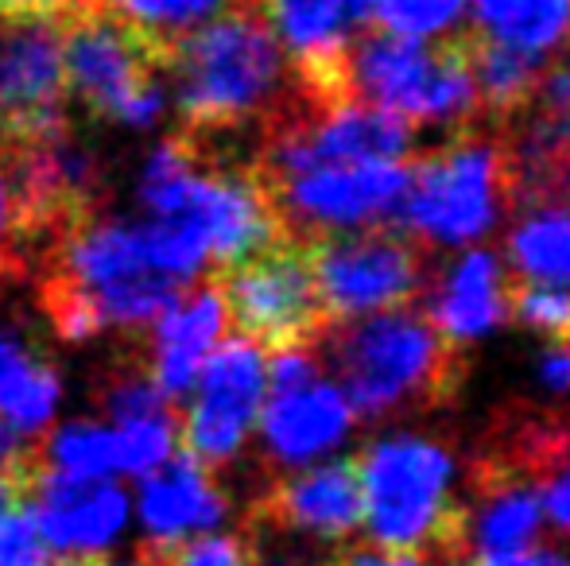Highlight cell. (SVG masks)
<instances>
[{
    "label": "cell",
    "instance_id": "cb8c5ba5",
    "mask_svg": "<svg viewBox=\"0 0 570 566\" xmlns=\"http://www.w3.org/2000/svg\"><path fill=\"white\" fill-rule=\"evenodd\" d=\"M39 458H43V469L75 477V481H98L117 469L114 435L98 424H67L59 435L39 443Z\"/></svg>",
    "mask_w": 570,
    "mask_h": 566
},
{
    "label": "cell",
    "instance_id": "74e56055",
    "mask_svg": "<svg viewBox=\"0 0 570 566\" xmlns=\"http://www.w3.org/2000/svg\"><path fill=\"white\" fill-rule=\"evenodd\" d=\"M548 516L559 528L570 532V469L548 481Z\"/></svg>",
    "mask_w": 570,
    "mask_h": 566
},
{
    "label": "cell",
    "instance_id": "603a6c76",
    "mask_svg": "<svg viewBox=\"0 0 570 566\" xmlns=\"http://www.w3.org/2000/svg\"><path fill=\"white\" fill-rule=\"evenodd\" d=\"M240 4V0H109V8L125 23H132L151 47L167 59L171 67L175 43L210 16L226 12V8Z\"/></svg>",
    "mask_w": 570,
    "mask_h": 566
},
{
    "label": "cell",
    "instance_id": "3957f363",
    "mask_svg": "<svg viewBox=\"0 0 570 566\" xmlns=\"http://www.w3.org/2000/svg\"><path fill=\"white\" fill-rule=\"evenodd\" d=\"M517 202L512 156L501 132L454 129V137L407 159L396 226L423 245H470Z\"/></svg>",
    "mask_w": 570,
    "mask_h": 566
},
{
    "label": "cell",
    "instance_id": "f546056e",
    "mask_svg": "<svg viewBox=\"0 0 570 566\" xmlns=\"http://www.w3.org/2000/svg\"><path fill=\"white\" fill-rule=\"evenodd\" d=\"M318 566H465V559L431 552V547H396L381 544V539H365V544H342Z\"/></svg>",
    "mask_w": 570,
    "mask_h": 566
},
{
    "label": "cell",
    "instance_id": "9c48e42d",
    "mask_svg": "<svg viewBox=\"0 0 570 566\" xmlns=\"http://www.w3.org/2000/svg\"><path fill=\"white\" fill-rule=\"evenodd\" d=\"M287 237L323 229L373 226L396 214L407 187V159H345L311 163L299 171L261 179Z\"/></svg>",
    "mask_w": 570,
    "mask_h": 566
},
{
    "label": "cell",
    "instance_id": "7c38bea8",
    "mask_svg": "<svg viewBox=\"0 0 570 566\" xmlns=\"http://www.w3.org/2000/svg\"><path fill=\"white\" fill-rule=\"evenodd\" d=\"M279 39L295 82L315 106H338L345 90V54L368 23V0H245Z\"/></svg>",
    "mask_w": 570,
    "mask_h": 566
},
{
    "label": "cell",
    "instance_id": "2e32d148",
    "mask_svg": "<svg viewBox=\"0 0 570 566\" xmlns=\"http://www.w3.org/2000/svg\"><path fill=\"white\" fill-rule=\"evenodd\" d=\"M264 454L272 466H303L342 443L353 427V408L338 385L311 380L295 393H279L261 411Z\"/></svg>",
    "mask_w": 570,
    "mask_h": 566
},
{
    "label": "cell",
    "instance_id": "30bf717a",
    "mask_svg": "<svg viewBox=\"0 0 570 566\" xmlns=\"http://www.w3.org/2000/svg\"><path fill=\"white\" fill-rule=\"evenodd\" d=\"M67 101L59 20L0 16V148L67 137Z\"/></svg>",
    "mask_w": 570,
    "mask_h": 566
},
{
    "label": "cell",
    "instance_id": "d590c367",
    "mask_svg": "<svg viewBox=\"0 0 570 566\" xmlns=\"http://www.w3.org/2000/svg\"><path fill=\"white\" fill-rule=\"evenodd\" d=\"M245 539H248V566H318L299 547H268L253 532H245Z\"/></svg>",
    "mask_w": 570,
    "mask_h": 566
},
{
    "label": "cell",
    "instance_id": "4316f807",
    "mask_svg": "<svg viewBox=\"0 0 570 566\" xmlns=\"http://www.w3.org/2000/svg\"><path fill=\"white\" fill-rule=\"evenodd\" d=\"M509 318L524 322L535 334H548L551 341H570V284L524 280L512 272Z\"/></svg>",
    "mask_w": 570,
    "mask_h": 566
},
{
    "label": "cell",
    "instance_id": "1f68e13d",
    "mask_svg": "<svg viewBox=\"0 0 570 566\" xmlns=\"http://www.w3.org/2000/svg\"><path fill=\"white\" fill-rule=\"evenodd\" d=\"M528 109L540 117H551L559 125H570V39L556 54V62L543 67V78L535 86V98L528 101Z\"/></svg>",
    "mask_w": 570,
    "mask_h": 566
},
{
    "label": "cell",
    "instance_id": "52a82bcc",
    "mask_svg": "<svg viewBox=\"0 0 570 566\" xmlns=\"http://www.w3.org/2000/svg\"><path fill=\"white\" fill-rule=\"evenodd\" d=\"M210 280L222 295L233 334L248 338L256 349H318L334 326L318 299L307 245L299 237H276L264 249L222 265Z\"/></svg>",
    "mask_w": 570,
    "mask_h": 566
},
{
    "label": "cell",
    "instance_id": "8fae6325",
    "mask_svg": "<svg viewBox=\"0 0 570 566\" xmlns=\"http://www.w3.org/2000/svg\"><path fill=\"white\" fill-rule=\"evenodd\" d=\"M198 377L203 385H198L195 408L183 419V443L190 458H198L203 466H222L245 446L248 430L261 416L268 369L261 349L233 334L210 349Z\"/></svg>",
    "mask_w": 570,
    "mask_h": 566
},
{
    "label": "cell",
    "instance_id": "4dcf8cb0",
    "mask_svg": "<svg viewBox=\"0 0 570 566\" xmlns=\"http://www.w3.org/2000/svg\"><path fill=\"white\" fill-rule=\"evenodd\" d=\"M0 566H55L28 508H0Z\"/></svg>",
    "mask_w": 570,
    "mask_h": 566
},
{
    "label": "cell",
    "instance_id": "484cf974",
    "mask_svg": "<svg viewBox=\"0 0 570 566\" xmlns=\"http://www.w3.org/2000/svg\"><path fill=\"white\" fill-rule=\"evenodd\" d=\"M144 566H248L245 536H151L136 547Z\"/></svg>",
    "mask_w": 570,
    "mask_h": 566
},
{
    "label": "cell",
    "instance_id": "4fadbf2b",
    "mask_svg": "<svg viewBox=\"0 0 570 566\" xmlns=\"http://www.w3.org/2000/svg\"><path fill=\"white\" fill-rule=\"evenodd\" d=\"M361 520H365V497H361L357 461L342 458L315 469L276 474L256 493L245 528L342 539L353 528H361Z\"/></svg>",
    "mask_w": 570,
    "mask_h": 566
},
{
    "label": "cell",
    "instance_id": "ba28073f",
    "mask_svg": "<svg viewBox=\"0 0 570 566\" xmlns=\"http://www.w3.org/2000/svg\"><path fill=\"white\" fill-rule=\"evenodd\" d=\"M67 90L86 113L109 121L148 125L164 109L167 59L106 4L82 8L59 20Z\"/></svg>",
    "mask_w": 570,
    "mask_h": 566
},
{
    "label": "cell",
    "instance_id": "277c9868",
    "mask_svg": "<svg viewBox=\"0 0 570 566\" xmlns=\"http://www.w3.org/2000/svg\"><path fill=\"white\" fill-rule=\"evenodd\" d=\"M365 524L373 539L396 547H431L454 559L470 555V516L454 497V461L431 438H381L357 458Z\"/></svg>",
    "mask_w": 570,
    "mask_h": 566
},
{
    "label": "cell",
    "instance_id": "f35d334b",
    "mask_svg": "<svg viewBox=\"0 0 570 566\" xmlns=\"http://www.w3.org/2000/svg\"><path fill=\"white\" fill-rule=\"evenodd\" d=\"M16 454H20V438H16V430L0 419V461L16 458Z\"/></svg>",
    "mask_w": 570,
    "mask_h": 566
},
{
    "label": "cell",
    "instance_id": "5b68a950",
    "mask_svg": "<svg viewBox=\"0 0 570 566\" xmlns=\"http://www.w3.org/2000/svg\"><path fill=\"white\" fill-rule=\"evenodd\" d=\"M345 90L350 98L404 117L412 125H473L478 90H473L465 47L446 39L423 43L376 28L357 36L345 54Z\"/></svg>",
    "mask_w": 570,
    "mask_h": 566
},
{
    "label": "cell",
    "instance_id": "8d00e7d4",
    "mask_svg": "<svg viewBox=\"0 0 570 566\" xmlns=\"http://www.w3.org/2000/svg\"><path fill=\"white\" fill-rule=\"evenodd\" d=\"M540 377L551 393H570V341H556V346L543 354L540 361Z\"/></svg>",
    "mask_w": 570,
    "mask_h": 566
},
{
    "label": "cell",
    "instance_id": "8992f818",
    "mask_svg": "<svg viewBox=\"0 0 570 566\" xmlns=\"http://www.w3.org/2000/svg\"><path fill=\"white\" fill-rule=\"evenodd\" d=\"M299 241L307 245L318 299L331 322L373 310L420 307L435 284L431 245H423L404 226L373 221V226L323 229Z\"/></svg>",
    "mask_w": 570,
    "mask_h": 566
},
{
    "label": "cell",
    "instance_id": "f1b7e54d",
    "mask_svg": "<svg viewBox=\"0 0 570 566\" xmlns=\"http://www.w3.org/2000/svg\"><path fill=\"white\" fill-rule=\"evenodd\" d=\"M31 276V245L23 229L20 198H16L12 175L0 156V284L28 280Z\"/></svg>",
    "mask_w": 570,
    "mask_h": 566
},
{
    "label": "cell",
    "instance_id": "5bb4252c",
    "mask_svg": "<svg viewBox=\"0 0 570 566\" xmlns=\"http://www.w3.org/2000/svg\"><path fill=\"white\" fill-rule=\"evenodd\" d=\"M125 493L106 477L75 481V477L39 469V485L28 513L47 547H55L59 555H78L101 552L125 524Z\"/></svg>",
    "mask_w": 570,
    "mask_h": 566
},
{
    "label": "cell",
    "instance_id": "ac0fdd59",
    "mask_svg": "<svg viewBox=\"0 0 570 566\" xmlns=\"http://www.w3.org/2000/svg\"><path fill=\"white\" fill-rule=\"evenodd\" d=\"M226 508L229 500L214 481L210 466H203L190 454L164 458L144 474L140 516L151 536H187L198 528H214L226 516Z\"/></svg>",
    "mask_w": 570,
    "mask_h": 566
},
{
    "label": "cell",
    "instance_id": "44dd1931",
    "mask_svg": "<svg viewBox=\"0 0 570 566\" xmlns=\"http://www.w3.org/2000/svg\"><path fill=\"white\" fill-rule=\"evenodd\" d=\"M59 404V373L12 334H0V419L12 430H39Z\"/></svg>",
    "mask_w": 570,
    "mask_h": 566
},
{
    "label": "cell",
    "instance_id": "7402d4cb",
    "mask_svg": "<svg viewBox=\"0 0 570 566\" xmlns=\"http://www.w3.org/2000/svg\"><path fill=\"white\" fill-rule=\"evenodd\" d=\"M509 257L524 280L570 284V206H520Z\"/></svg>",
    "mask_w": 570,
    "mask_h": 566
},
{
    "label": "cell",
    "instance_id": "d4e9b609",
    "mask_svg": "<svg viewBox=\"0 0 570 566\" xmlns=\"http://www.w3.org/2000/svg\"><path fill=\"white\" fill-rule=\"evenodd\" d=\"M368 20L392 36L439 43L470 20V0H368Z\"/></svg>",
    "mask_w": 570,
    "mask_h": 566
},
{
    "label": "cell",
    "instance_id": "e0dca14e",
    "mask_svg": "<svg viewBox=\"0 0 570 566\" xmlns=\"http://www.w3.org/2000/svg\"><path fill=\"white\" fill-rule=\"evenodd\" d=\"M509 280L512 272L501 268L497 252L470 249L458 265L446 268L443 280L431 284L428 318L454 341H470L478 334L493 330L509 318Z\"/></svg>",
    "mask_w": 570,
    "mask_h": 566
},
{
    "label": "cell",
    "instance_id": "6da1fadb",
    "mask_svg": "<svg viewBox=\"0 0 570 566\" xmlns=\"http://www.w3.org/2000/svg\"><path fill=\"white\" fill-rule=\"evenodd\" d=\"M167 75H175L179 132L210 159L253 163L268 121L299 98L284 47L245 0L187 31L175 43Z\"/></svg>",
    "mask_w": 570,
    "mask_h": 566
},
{
    "label": "cell",
    "instance_id": "d6986e66",
    "mask_svg": "<svg viewBox=\"0 0 570 566\" xmlns=\"http://www.w3.org/2000/svg\"><path fill=\"white\" fill-rule=\"evenodd\" d=\"M478 36L551 62L570 39V0H470Z\"/></svg>",
    "mask_w": 570,
    "mask_h": 566
},
{
    "label": "cell",
    "instance_id": "9a60e30c",
    "mask_svg": "<svg viewBox=\"0 0 570 566\" xmlns=\"http://www.w3.org/2000/svg\"><path fill=\"white\" fill-rule=\"evenodd\" d=\"M222 326H226V310H222V295L214 280L183 287L159 310L148 330V349L156 385L167 400H179L198 385V369L222 341Z\"/></svg>",
    "mask_w": 570,
    "mask_h": 566
},
{
    "label": "cell",
    "instance_id": "ffe728a7",
    "mask_svg": "<svg viewBox=\"0 0 570 566\" xmlns=\"http://www.w3.org/2000/svg\"><path fill=\"white\" fill-rule=\"evenodd\" d=\"M465 59H470L473 90H478V109L493 125H509L512 117L524 113L528 101L535 98L543 67H548L535 54H524L485 36H478V43L465 47Z\"/></svg>",
    "mask_w": 570,
    "mask_h": 566
},
{
    "label": "cell",
    "instance_id": "83f0119b",
    "mask_svg": "<svg viewBox=\"0 0 570 566\" xmlns=\"http://www.w3.org/2000/svg\"><path fill=\"white\" fill-rule=\"evenodd\" d=\"M175 430H179V411L175 416H148L120 424L114 430L117 469H125L132 477H144L148 469H156L164 458H171Z\"/></svg>",
    "mask_w": 570,
    "mask_h": 566
},
{
    "label": "cell",
    "instance_id": "836d02e7",
    "mask_svg": "<svg viewBox=\"0 0 570 566\" xmlns=\"http://www.w3.org/2000/svg\"><path fill=\"white\" fill-rule=\"evenodd\" d=\"M106 4V0H0V16H47V20H62L82 8Z\"/></svg>",
    "mask_w": 570,
    "mask_h": 566
},
{
    "label": "cell",
    "instance_id": "d6a6232c",
    "mask_svg": "<svg viewBox=\"0 0 570 566\" xmlns=\"http://www.w3.org/2000/svg\"><path fill=\"white\" fill-rule=\"evenodd\" d=\"M520 206H570V143L563 148V156L556 159V167L543 175L540 187L532 190V198L520 202Z\"/></svg>",
    "mask_w": 570,
    "mask_h": 566
},
{
    "label": "cell",
    "instance_id": "7a4b0ae2",
    "mask_svg": "<svg viewBox=\"0 0 570 566\" xmlns=\"http://www.w3.org/2000/svg\"><path fill=\"white\" fill-rule=\"evenodd\" d=\"M318 346L338 369L353 416H428L462 393L470 373L462 341L446 338L428 310L396 307L334 322Z\"/></svg>",
    "mask_w": 570,
    "mask_h": 566
},
{
    "label": "cell",
    "instance_id": "e575fe53",
    "mask_svg": "<svg viewBox=\"0 0 570 566\" xmlns=\"http://www.w3.org/2000/svg\"><path fill=\"white\" fill-rule=\"evenodd\" d=\"M465 566H570V559L559 552H524V547H512V552H481L478 559Z\"/></svg>",
    "mask_w": 570,
    "mask_h": 566
}]
</instances>
